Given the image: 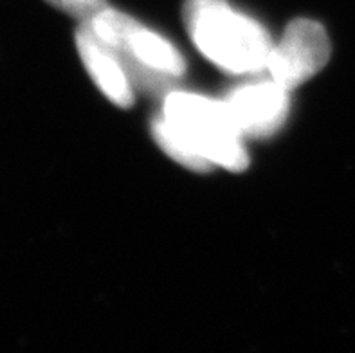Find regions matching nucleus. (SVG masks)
Returning a JSON list of instances; mask_svg holds the SVG:
<instances>
[{"instance_id": "nucleus-5", "label": "nucleus", "mask_w": 355, "mask_h": 353, "mask_svg": "<svg viewBox=\"0 0 355 353\" xmlns=\"http://www.w3.org/2000/svg\"><path fill=\"white\" fill-rule=\"evenodd\" d=\"M76 49L85 71L108 101L119 108L134 107V85L125 67L116 53L90 29L87 22H81L76 29Z\"/></svg>"}, {"instance_id": "nucleus-7", "label": "nucleus", "mask_w": 355, "mask_h": 353, "mask_svg": "<svg viewBox=\"0 0 355 353\" xmlns=\"http://www.w3.org/2000/svg\"><path fill=\"white\" fill-rule=\"evenodd\" d=\"M45 2L80 22H90L96 15L108 8L105 0H45Z\"/></svg>"}, {"instance_id": "nucleus-6", "label": "nucleus", "mask_w": 355, "mask_h": 353, "mask_svg": "<svg viewBox=\"0 0 355 353\" xmlns=\"http://www.w3.org/2000/svg\"><path fill=\"white\" fill-rule=\"evenodd\" d=\"M152 137L153 141L157 143V146L161 148L162 152L166 153L168 157H171L173 161L179 162L180 166H184L188 170L197 171V173H207V171L213 170V164L207 159H204L202 155H198L197 152H193L188 144L179 137V135L170 128V125L166 123L164 116H155L152 119Z\"/></svg>"}, {"instance_id": "nucleus-2", "label": "nucleus", "mask_w": 355, "mask_h": 353, "mask_svg": "<svg viewBox=\"0 0 355 353\" xmlns=\"http://www.w3.org/2000/svg\"><path fill=\"white\" fill-rule=\"evenodd\" d=\"M162 116L193 152L213 166H222L233 173L249 168L243 135L225 101L193 92L170 90L162 105Z\"/></svg>"}, {"instance_id": "nucleus-1", "label": "nucleus", "mask_w": 355, "mask_h": 353, "mask_svg": "<svg viewBox=\"0 0 355 353\" xmlns=\"http://www.w3.org/2000/svg\"><path fill=\"white\" fill-rule=\"evenodd\" d=\"M182 18L189 38L211 63L230 74H254L267 67L272 38L227 0H186Z\"/></svg>"}, {"instance_id": "nucleus-3", "label": "nucleus", "mask_w": 355, "mask_h": 353, "mask_svg": "<svg viewBox=\"0 0 355 353\" xmlns=\"http://www.w3.org/2000/svg\"><path fill=\"white\" fill-rule=\"evenodd\" d=\"M330 40L324 27L311 18H294L272 45L267 71L288 92L315 76L330 60Z\"/></svg>"}, {"instance_id": "nucleus-4", "label": "nucleus", "mask_w": 355, "mask_h": 353, "mask_svg": "<svg viewBox=\"0 0 355 353\" xmlns=\"http://www.w3.org/2000/svg\"><path fill=\"white\" fill-rule=\"evenodd\" d=\"M225 103L243 137H270L288 116V90L275 80L248 83L234 89Z\"/></svg>"}]
</instances>
